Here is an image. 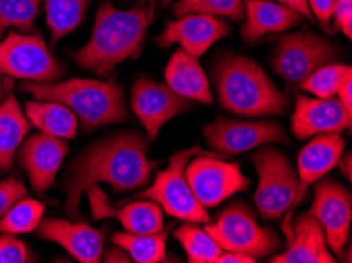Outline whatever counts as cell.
Segmentation results:
<instances>
[{
	"instance_id": "obj_1",
	"label": "cell",
	"mask_w": 352,
	"mask_h": 263,
	"mask_svg": "<svg viewBox=\"0 0 352 263\" xmlns=\"http://www.w3.org/2000/svg\"><path fill=\"white\" fill-rule=\"evenodd\" d=\"M155 161L138 133H119L94 144L73 164L67 181L65 210L76 216L81 196L90 187L108 183L116 191L138 190L148 183Z\"/></svg>"
},
{
	"instance_id": "obj_2",
	"label": "cell",
	"mask_w": 352,
	"mask_h": 263,
	"mask_svg": "<svg viewBox=\"0 0 352 263\" xmlns=\"http://www.w3.org/2000/svg\"><path fill=\"white\" fill-rule=\"evenodd\" d=\"M153 13L155 3L151 2H140L130 10L104 2L95 16L89 41L73 54L74 60L98 76H108L119 63L140 56Z\"/></svg>"
},
{
	"instance_id": "obj_3",
	"label": "cell",
	"mask_w": 352,
	"mask_h": 263,
	"mask_svg": "<svg viewBox=\"0 0 352 263\" xmlns=\"http://www.w3.org/2000/svg\"><path fill=\"white\" fill-rule=\"evenodd\" d=\"M212 76L218 101L229 112L243 117H265L280 115L286 109V96L252 58L223 54L212 68Z\"/></svg>"
},
{
	"instance_id": "obj_4",
	"label": "cell",
	"mask_w": 352,
	"mask_h": 263,
	"mask_svg": "<svg viewBox=\"0 0 352 263\" xmlns=\"http://www.w3.org/2000/svg\"><path fill=\"white\" fill-rule=\"evenodd\" d=\"M21 89L40 101L67 106L85 131L120 123L128 117L124 90L114 82L70 79L65 82H25Z\"/></svg>"
},
{
	"instance_id": "obj_5",
	"label": "cell",
	"mask_w": 352,
	"mask_h": 263,
	"mask_svg": "<svg viewBox=\"0 0 352 263\" xmlns=\"http://www.w3.org/2000/svg\"><path fill=\"white\" fill-rule=\"evenodd\" d=\"M201 153L199 147H191L175 153L170 158L168 168L160 172L153 183L141 191L136 197L155 202L169 216L177 218L184 222L207 224L210 216L197 201L186 180L185 168L188 161Z\"/></svg>"
},
{
	"instance_id": "obj_6",
	"label": "cell",
	"mask_w": 352,
	"mask_h": 263,
	"mask_svg": "<svg viewBox=\"0 0 352 263\" xmlns=\"http://www.w3.org/2000/svg\"><path fill=\"white\" fill-rule=\"evenodd\" d=\"M252 161L258 172L254 202L261 216L267 221L281 219L294 205L298 179L289 161L276 148H263Z\"/></svg>"
},
{
	"instance_id": "obj_7",
	"label": "cell",
	"mask_w": 352,
	"mask_h": 263,
	"mask_svg": "<svg viewBox=\"0 0 352 263\" xmlns=\"http://www.w3.org/2000/svg\"><path fill=\"white\" fill-rule=\"evenodd\" d=\"M63 73L43 36L12 32L0 41V74L29 82H56Z\"/></svg>"
},
{
	"instance_id": "obj_8",
	"label": "cell",
	"mask_w": 352,
	"mask_h": 263,
	"mask_svg": "<svg viewBox=\"0 0 352 263\" xmlns=\"http://www.w3.org/2000/svg\"><path fill=\"white\" fill-rule=\"evenodd\" d=\"M206 230L223 251L242 252L253 259L269 255L280 244V238L259 225L252 210L243 203L226 207L215 222L206 224Z\"/></svg>"
},
{
	"instance_id": "obj_9",
	"label": "cell",
	"mask_w": 352,
	"mask_h": 263,
	"mask_svg": "<svg viewBox=\"0 0 352 263\" xmlns=\"http://www.w3.org/2000/svg\"><path fill=\"white\" fill-rule=\"evenodd\" d=\"M191 191L204 208H215L240 191L250 187V181L239 164L199 155L193 157L185 168Z\"/></svg>"
},
{
	"instance_id": "obj_10",
	"label": "cell",
	"mask_w": 352,
	"mask_h": 263,
	"mask_svg": "<svg viewBox=\"0 0 352 263\" xmlns=\"http://www.w3.org/2000/svg\"><path fill=\"white\" fill-rule=\"evenodd\" d=\"M335 57V46L310 32L283 35L276 43L274 69L291 84H302L313 71Z\"/></svg>"
},
{
	"instance_id": "obj_11",
	"label": "cell",
	"mask_w": 352,
	"mask_h": 263,
	"mask_svg": "<svg viewBox=\"0 0 352 263\" xmlns=\"http://www.w3.org/2000/svg\"><path fill=\"white\" fill-rule=\"evenodd\" d=\"M207 144L218 153L239 155L267 144H285L287 134L272 120H215L206 128Z\"/></svg>"
},
{
	"instance_id": "obj_12",
	"label": "cell",
	"mask_w": 352,
	"mask_h": 263,
	"mask_svg": "<svg viewBox=\"0 0 352 263\" xmlns=\"http://www.w3.org/2000/svg\"><path fill=\"white\" fill-rule=\"evenodd\" d=\"M310 213L321 224L330 251L338 257L343 255L352 219L351 192L337 181L321 179L314 187Z\"/></svg>"
},
{
	"instance_id": "obj_13",
	"label": "cell",
	"mask_w": 352,
	"mask_h": 263,
	"mask_svg": "<svg viewBox=\"0 0 352 263\" xmlns=\"http://www.w3.org/2000/svg\"><path fill=\"white\" fill-rule=\"evenodd\" d=\"M229 34L231 27L225 19L209 14H184L168 23L155 41L160 47L179 45L191 57L199 58Z\"/></svg>"
},
{
	"instance_id": "obj_14",
	"label": "cell",
	"mask_w": 352,
	"mask_h": 263,
	"mask_svg": "<svg viewBox=\"0 0 352 263\" xmlns=\"http://www.w3.org/2000/svg\"><path fill=\"white\" fill-rule=\"evenodd\" d=\"M344 152V139L340 136V133L330 134H319V136L311 137L302 152L298 153L297 159V179H298V191L296 202L289 213L285 218V233L286 237L291 235V219L292 213L296 211L298 203L303 201L307 194V190L311 185L316 183L327 175L333 168H337L338 161L343 157Z\"/></svg>"
},
{
	"instance_id": "obj_15",
	"label": "cell",
	"mask_w": 352,
	"mask_h": 263,
	"mask_svg": "<svg viewBox=\"0 0 352 263\" xmlns=\"http://www.w3.org/2000/svg\"><path fill=\"white\" fill-rule=\"evenodd\" d=\"M190 100L173 92L166 84L140 79L131 90V111L135 112L151 141H155L160 130L174 117L190 109Z\"/></svg>"
},
{
	"instance_id": "obj_16",
	"label": "cell",
	"mask_w": 352,
	"mask_h": 263,
	"mask_svg": "<svg viewBox=\"0 0 352 263\" xmlns=\"http://www.w3.org/2000/svg\"><path fill=\"white\" fill-rule=\"evenodd\" d=\"M352 114L333 98H310L298 95L292 114V134L298 141L311 139L319 134L343 133L351 128Z\"/></svg>"
},
{
	"instance_id": "obj_17",
	"label": "cell",
	"mask_w": 352,
	"mask_h": 263,
	"mask_svg": "<svg viewBox=\"0 0 352 263\" xmlns=\"http://www.w3.org/2000/svg\"><path fill=\"white\" fill-rule=\"evenodd\" d=\"M68 153L65 139L34 134L21 144L19 163L29 175L30 185L36 192H43L56 183V176Z\"/></svg>"
},
{
	"instance_id": "obj_18",
	"label": "cell",
	"mask_w": 352,
	"mask_h": 263,
	"mask_svg": "<svg viewBox=\"0 0 352 263\" xmlns=\"http://www.w3.org/2000/svg\"><path fill=\"white\" fill-rule=\"evenodd\" d=\"M38 237L65 248L78 262L98 263L104 251V238L100 230L82 222L67 219H41L35 229Z\"/></svg>"
},
{
	"instance_id": "obj_19",
	"label": "cell",
	"mask_w": 352,
	"mask_h": 263,
	"mask_svg": "<svg viewBox=\"0 0 352 263\" xmlns=\"http://www.w3.org/2000/svg\"><path fill=\"white\" fill-rule=\"evenodd\" d=\"M89 194V203L92 208L94 219H119L125 232L130 233H157L163 230V210L155 202L141 198L122 208L111 205L108 196L97 185L85 191Z\"/></svg>"
},
{
	"instance_id": "obj_20",
	"label": "cell",
	"mask_w": 352,
	"mask_h": 263,
	"mask_svg": "<svg viewBox=\"0 0 352 263\" xmlns=\"http://www.w3.org/2000/svg\"><path fill=\"white\" fill-rule=\"evenodd\" d=\"M287 249L272 257V263H335L337 259L330 252L321 224L313 214L303 213L287 237Z\"/></svg>"
},
{
	"instance_id": "obj_21",
	"label": "cell",
	"mask_w": 352,
	"mask_h": 263,
	"mask_svg": "<svg viewBox=\"0 0 352 263\" xmlns=\"http://www.w3.org/2000/svg\"><path fill=\"white\" fill-rule=\"evenodd\" d=\"M164 79L168 87L185 100L197 103L212 104L213 96L209 78L197 58L179 49L173 54L169 63L164 68Z\"/></svg>"
},
{
	"instance_id": "obj_22",
	"label": "cell",
	"mask_w": 352,
	"mask_h": 263,
	"mask_svg": "<svg viewBox=\"0 0 352 263\" xmlns=\"http://www.w3.org/2000/svg\"><path fill=\"white\" fill-rule=\"evenodd\" d=\"M243 19L242 38L247 43H253L267 34H280L292 29L300 23L302 16L281 3L269 0H247Z\"/></svg>"
},
{
	"instance_id": "obj_23",
	"label": "cell",
	"mask_w": 352,
	"mask_h": 263,
	"mask_svg": "<svg viewBox=\"0 0 352 263\" xmlns=\"http://www.w3.org/2000/svg\"><path fill=\"white\" fill-rule=\"evenodd\" d=\"M30 122L18 100L8 95L0 103V172L10 170L14 153L30 131Z\"/></svg>"
},
{
	"instance_id": "obj_24",
	"label": "cell",
	"mask_w": 352,
	"mask_h": 263,
	"mask_svg": "<svg viewBox=\"0 0 352 263\" xmlns=\"http://www.w3.org/2000/svg\"><path fill=\"white\" fill-rule=\"evenodd\" d=\"M25 117L30 125L47 136L73 139L78 131V117L67 106L56 101H29L25 104Z\"/></svg>"
},
{
	"instance_id": "obj_25",
	"label": "cell",
	"mask_w": 352,
	"mask_h": 263,
	"mask_svg": "<svg viewBox=\"0 0 352 263\" xmlns=\"http://www.w3.org/2000/svg\"><path fill=\"white\" fill-rule=\"evenodd\" d=\"M90 0H45L52 45L70 35L85 18Z\"/></svg>"
},
{
	"instance_id": "obj_26",
	"label": "cell",
	"mask_w": 352,
	"mask_h": 263,
	"mask_svg": "<svg viewBox=\"0 0 352 263\" xmlns=\"http://www.w3.org/2000/svg\"><path fill=\"white\" fill-rule=\"evenodd\" d=\"M113 244L120 246L136 263H160L166 260V241L164 232L130 233L120 232L113 237Z\"/></svg>"
},
{
	"instance_id": "obj_27",
	"label": "cell",
	"mask_w": 352,
	"mask_h": 263,
	"mask_svg": "<svg viewBox=\"0 0 352 263\" xmlns=\"http://www.w3.org/2000/svg\"><path fill=\"white\" fill-rule=\"evenodd\" d=\"M45 214V205L35 198L24 197L0 216V235H23L34 232Z\"/></svg>"
},
{
	"instance_id": "obj_28",
	"label": "cell",
	"mask_w": 352,
	"mask_h": 263,
	"mask_svg": "<svg viewBox=\"0 0 352 263\" xmlns=\"http://www.w3.org/2000/svg\"><path fill=\"white\" fill-rule=\"evenodd\" d=\"M175 240L182 244L191 263H215L223 249L206 229L193 224H184L174 233Z\"/></svg>"
},
{
	"instance_id": "obj_29",
	"label": "cell",
	"mask_w": 352,
	"mask_h": 263,
	"mask_svg": "<svg viewBox=\"0 0 352 263\" xmlns=\"http://www.w3.org/2000/svg\"><path fill=\"white\" fill-rule=\"evenodd\" d=\"M352 76L351 67L340 65V63H327L313 71L300 84L305 92L311 93L316 98H333L348 78Z\"/></svg>"
},
{
	"instance_id": "obj_30",
	"label": "cell",
	"mask_w": 352,
	"mask_h": 263,
	"mask_svg": "<svg viewBox=\"0 0 352 263\" xmlns=\"http://www.w3.org/2000/svg\"><path fill=\"white\" fill-rule=\"evenodd\" d=\"M174 14H209L221 19L243 21V0H179L174 5Z\"/></svg>"
},
{
	"instance_id": "obj_31",
	"label": "cell",
	"mask_w": 352,
	"mask_h": 263,
	"mask_svg": "<svg viewBox=\"0 0 352 263\" xmlns=\"http://www.w3.org/2000/svg\"><path fill=\"white\" fill-rule=\"evenodd\" d=\"M41 0H0V38L8 29L30 32L40 12Z\"/></svg>"
},
{
	"instance_id": "obj_32",
	"label": "cell",
	"mask_w": 352,
	"mask_h": 263,
	"mask_svg": "<svg viewBox=\"0 0 352 263\" xmlns=\"http://www.w3.org/2000/svg\"><path fill=\"white\" fill-rule=\"evenodd\" d=\"M34 262L23 241L14 235H0V263H28Z\"/></svg>"
},
{
	"instance_id": "obj_33",
	"label": "cell",
	"mask_w": 352,
	"mask_h": 263,
	"mask_svg": "<svg viewBox=\"0 0 352 263\" xmlns=\"http://www.w3.org/2000/svg\"><path fill=\"white\" fill-rule=\"evenodd\" d=\"M28 187L18 179L0 180V216L21 198L28 197Z\"/></svg>"
},
{
	"instance_id": "obj_34",
	"label": "cell",
	"mask_w": 352,
	"mask_h": 263,
	"mask_svg": "<svg viewBox=\"0 0 352 263\" xmlns=\"http://www.w3.org/2000/svg\"><path fill=\"white\" fill-rule=\"evenodd\" d=\"M338 29L351 38L352 36V0H335L333 16Z\"/></svg>"
},
{
	"instance_id": "obj_35",
	"label": "cell",
	"mask_w": 352,
	"mask_h": 263,
	"mask_svg": "<svg viewBox=\"0 0 352 263\" xmlns=\"http://www.w3.org/2000/svg\"><path fill=\"white\" fill-rule=\"evenodd\" d=\"M311 18H316L322 24H327L333 16L335 0H307Z\"/></svg>"
},
{
	"instance_id": "obj_36",
	"label": "cell",
	"mask_w": 352,
	"mask_h": 263,
	"mask_svg": "<svg viewBox=\"0 0 352 263\" xmlns=\"http://www.w3.org/2000/svg\"><path fill=\"white\" fill-rule=\"evenodd\" d=\"M256 259L250 257L242 252H234V251H223L215 263H254Z\"/></svg>"
},
{
	"instance_id": "obj_37",
	"label": "cell",
	"mask_w": 352,
	"mask_h": 263,
	"mask_svg": "<svg viewBox=\"0 0 352 263\" xmlns=\"http://www.w3.org/2000/svg\"><path fill=\"white\" fill-rule=\"evenodd\" d=\"M101 257H103L104 262H109V263H113V262H119V263L131 262L130 255L126 254V251L122 249L120 246H117V244H114L113 248L106 249Z\"/></svg>"
},
{
	"instance_id": "obj_38",
	"label": "cell",
	"mask_w": 352,
	"mask_h": 263,
	"mask_svg": "<svg viewBox=\"0 0 352 263\" xmlns=\"http://www.w3.org/2000/svg\"><path fill=\"white\" fill-rule=\"evenodd\" d=\"M337 98L340 100V103L346 107V111L352 112V76L348 78L341 85Z\"/></svg>"
},
{
	"instance_id": "obj_39",
	"label": "cell",
	"mask_w": 352,
	"mask_h": 263,
	"mask_svg": "<svg viewBox=\"0 0 352 263\" xmlns=\"http://www.w3.org/2000/svg\"><path fill=\"white\" fill-rule=\"evenodd\" d=\"M278 3L285 5V7L294 10L298 14L305 16V18H311V13H310V8H308V2L307 0H278Z\"/></svg>"
},
{
	"instance_id": "obj_40",
	"label": "cell",
	"mask_w": 352,
	"mask_h": 263,
	"mask_svg": "<svg viewBox=\"0 0 352 263\" xmlns=\"http://www.w3.org/2000/svg\"><path fill=\"white\" fill-rule=\"evenodd\" d=\"M351 164H352L351 155H348V157H346L344 159H343V157H341V159L338 161V164H337V165H340L341 172H343V174L348 176V180H351Z\"/></svg>"
},
{
	"instance_id": "obj_41",
	"label": "cell",
	"mask_w": 352,
	"mask_h": 263,
	"mask_svg": "<svg viewBox=\"0 0 352 263\" xmlns=\"http://www.w3.org/2000/svg\"><path fill=\"white\" fill-rule=\"evenodd\" d=\"M5 96H7V85H5V80L0 76V103L5 100Z\"/></svg>"
},
{
	"instance_id": "obj_42",
	"label": "cell",
	"mask_w": 352,
	"mask_h": 263,
	"mask_svg": "<svg viewBox=\"0 0 352 263\" xmlns=\"http://www.w3.org/2000/svg\"><path fill=\"white\" fill-rule=\"evenodd\" d=\"M170 2H173V0H162L163 5H168V3H170Z\"/></svg>"
},
{
	"instance_id": "obj_43",
	"label": "cell",
	"mask_w": 352,
	"mask_h": 263,
	"mask_svg": "<svg viewBox=\"0 0 352 263\" xmlns=\"http://www.w3.org/2000/svg\"><path fill=\"white\" fill-rule=\"evenodd\" d=\"M141 2H151V3H155L157 0H141Z\"/></svg>"
}]
</instances>
